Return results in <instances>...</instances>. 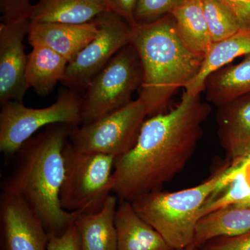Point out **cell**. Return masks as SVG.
<instances>
[{
	"mask_svg": "<svg viewBox=\"0 0 250 250\" xmlns=\"http://www.w3.org/2000/svg\"><path fill=\"white\" fill-rule=\"evenodd\" d=\"M210 106L200 95L184 91L174 109L149 117L132 149L116 158L113 192L131 202L164 184L183 170L203 135Z\"/></svg>",
	"mask_w": 250,
	"mask_h": 250,
	"instance_id": "1",
	"label": "cell"
},
{
	"mask_svg": "<svg viewBox=\"0 0 250 250\" xmlns=\"http://www.w3.org/2000/svg\"><path fill=\"white\" fill-rule=\"evenodd\" d=\"M73 125L57 123L32 136L16 154L14 170L1 183L2 192L21 197L40 218L49 236H60L82 211L61 206L65 172L63 149Z\"/></svg>",
	"mask_w": 250,
	"mask_h": 250,
	"instance_id": "2",
	"label": "cell"
},
{
	"mask_svg": "<svg viewBox=\"0 0 250 250\" xmlns=\"http://www.w3.org/2000/svg\"><path fill=\"white\" fill-rule=\"evenodd\" d=\"M131 27V43L143 69L139 98L146 104L148 116L165 113L174 93L197 76L205 56L184 45L171 15Z\"/></svg>",
	"mask_w": 250,
	"mask_h": 250,
	"instance_id": "3",
	"label": "cell"
},
{
	"mask_svg": "<svg viewBox=\"0 0 250 250\" xmlns=\"http://www.w3.org/2000/svg\"><path fill=\"white\" fill-rule=\"evenodd\" d=\"M250 166V158L233 161L196 187L177 192L157 190L132 203L138 214L161 233L176 250L193 242L200 212L209 199L218 195L238 172Z\"/></svg>",
	"mask_w": 250,
	"mask_h": 250,
	"instance_id": "4",
	"label": "cell"
},
{
	"mask_svg": "<svg viewBox=\"0 0 250 250\" xmlns=\"http://www.w3.org/2000/svg\"><path fill=\"white\" fill-rule=\"evenodd\" d=\"M65 172L59 200L67 211L95 213L103 208L113 189L116 158L80 152L67 141L63 149Z\"/></svg>",
	"mask_w": 250,
	"mask_h": 250,
	"instance_id": "5",
	"label": "cell"
},
{
	"mask_svg": "<svg viewBox=\"0 0 250 250\" xmlns=\"http://www.w3.org/2000/svg\"><path fill=\"white\" fill-rule=\"evenodd\" d=\"M142 81L139 54L129 43L92 80L81 98L83 125L98 121L131 103L132 94L140 88Z\"/></svg>",
	"mask_w": 250,
	"mask_h": 250,
	"instance_id": "6",
	"label": "cell"
},
{
	"mask_svg": "<svg viewBox=\"0 0 250 250\" xmlns=\"http://www.w3.org/2000/svg\"><path fill=\"white\" fill-rule=\"evenodd\" d=\"M0 151L14 155L26 141L43 126L57 123L79 126L83 123L81 98L77 92L61 90L57 101L48 107L31 108L11 101L1 106Z\"/></svg>",
	"mask_w": 250,
	"mask_h": 250,
	"instance_id": "7",
	"label": "cell"
},
{
	"mask_svg": "<svg viewBox=\"0 0 250 250\" xmlns=\"http://www.w3.org/2000/svg\"><path fill=\"white\" fill-rule=\"evenodd\" d=\"M148 116L140 98L83 126H73L69 136L72 147L80 152L118 158L132 149Z\"/></svg>",
	"mask_w": 250,
	"mask_h": 250,
	"instance_id": "8",
	"label": "cell"
},
{
	"mask_svg": "<svg viewBox=\"0 0 250 250\" xmlns=\"http://www.w3.org/2000/svg\"><path fill=\"white\" fill-rule=\"evenodd\" d=\"M95 21L98 34L67 64L65 75L61 81L62 85L75 92L86 89L113 57L131 43V27L118 15L106 11Z\"/></svg>",
	"mask_w": 250,
	"mask_h": 250,
	"instance_id": "9",
	"label": "cell"
},
{
	"mask_svg": "<svg viewBox=\"0 0 250 250\" xmlns=\"http://www.w3.org/2000/svg\"><path fill=\"white\" fill-rule=\"evenodd\" d=\"M49 236L42 222L21 197L0 195V250H47Z\"/></svg>",
	"mask_w": 250,
	"mask_h": 250,
	"instance_id": "10",
	"label": "cell"
},
{
	"mask_svg": "<svg viewBox=\"0 0 250 250\" xmlns=\"http://www.w3.org/2000/svg\"><path fill=\"white\" fill-rule=\"evenodd\" d=\"M30 18H19L0 24V104L22 103L28 86L25 80L27 56L23 41L28 34Z\"/></svg>",
	"mask_w": 250,
	"mask_h": 250,
	"instance_id": "11",
	"label": "cell"
},
{
	"mask_svg": "<svg viewBox=\"0 0 250 250\" xmlns=\"http://www.w3.org/2000/svg\"><path fill=\"white\" fill-rule=\"evenodd\" d=\"M98 31L95 19L84 24L31 21L28 41L32 47L42 46L52 49L69 63L95 39Z\"/></svg>",
	"mask_w": 250,
	"mask_h": 250,
	"instance_id": "12",
	"label": "cell"
},
{
	"mask_svg": "<svg viewBox=\"0 0 250 250\" xmlns=\"http://www.w3.org/2000/svg\"><path fill=\"white\" fill-rule=\"evenodd\" d=\"M220 144L231 161L250 158V94L219 106Z\"/></svg>",
	"mask_w": 250,
	"mask_h": 250,
	"instance_id": "13",
	"label": "cell"
},
{
	"mask_svg": "<svg viewBox=\"0 0 250 250\" xmlns=\"http://www.w3.org/2000/svg\"><path fill=\"white\" fill-rule=\"evenodd\" d=\"M118 200L115 217L117 250H176L138 214L131 202Z\"/></svg>",
	"mask_w": 250,
	"mask_h": 250,
	"instance_id": "14",
	"label": "cell"
},
{
	"mask_svg": "<svg viewBox=\"0 0 250 250\" xmlns=\"http://www.w3.org/2000/svg\"><path fill=\"white\" fill-rule=\"evenodd\" d=\"M118 199L110 195L99 211L77 217L75 225L80 233V250H117L115 217Z\"/></svg>",
	"mask_w": 250,
	"mask_h": 250,
	"instance_id": "15",
	"label": "cell"
},
{
	"mask_svg": "<svg viewBox=\"0 0 250 250\" xmlns=\"http://www.w3.org/2000/svg\"><path fill=\"white\" fill-rule=\"evenodd\" d=\"M248 54H250V28H241L233 35L213 42L205 55L197 76L184 87L185 91L190 95H200L205 88L206 81L211 74L229 65L235 59Z\"/></svg>",
	"mask_w": 250,
	"mask_h": 250,
	"instance_id": "16",
	"label": "cell"
},
{
	"mask_svg": "<svg viewBox=\"0 0 250 250\" xmlns=\"http://www.w3.org/2000/svg\"><path fill=\"white\" fill-rule=\"evenodd\" d=\"M106 11L102 0H39L29 18L31 22L84 24Z\"/></svg>",
	"mask_w": 250,
	"mask_h": 250,
	"instance_id": "17",
	"label": "cell"
},
{
	"mask_svg": "<svg viewBox=\"0 0 250 250\" xmlns=\"http://www.w3.org/2000/svg\"><path fill=\"white\" fill-rule=\"evenodd\" d=\"M209 103L220 106L250 94V54L236 65H228L207 78L205 88Z\"/></svg>",
	"mask_w": 250,
	"mask_h": 250,
	"instance_id": "18",
	"label": "cell"
},
{
	"mask_svg": "<svg viewBox=\"0 0 250 250\" xmlns=\"http://www.w3.org/2000/svg\"><path fill=\"white\" fill-rule=\"evenodd\" d=\"M250 231V207L229 205L210 212L197 222L192 244L200 246L213 238L236 236Z\"/></svg>",
	"mask_w": 250,
	"mask_h": 250,
	"instance_id": "19",
	"label": "cell"
},
{
	"mask_svg": "<svg viewBox=\"0 0 250 250\" xmlns=\"http://www.w3.org/2000/svg\"><path fill=\"white\" fill-rule=\"evenodd\" d=\"M68 62L52 49L42 46L33 47L27 56L25 80L41 96H47L65 75Z\"/></svg>",
	"mask_w": 250,
	"mask_h": 250,
	"instance_id": "20",
	"label": "cell"
},
{
	"mask_svg": "<svg viewBox=\"0 0 250 250\" xmlns=\"http://www.w3.org/2000/svg\"><path fill=\"white\" fill-rule=\"evenodd\" d=\"M170 15L184 45L194 53L205 57L213 42L201 0H184Z\"/></svg>",
	"mask_w": 250,
	"mask_h": 250,
	"instance_id": "21",
	"label": "cell"
},
{
	"mask_svg": "<svg viewBox=\"0 0 250 250\" xmlns=\"http://www.w3.org/2000/svg\"><path fill=\"white\" fill-rule=\"evenodd\" d=\"M201 1L213 43L233 35L241 29L236 16L221 0Z\"/></svg>",
	"mask_w": 250,
	"mask_h": 250,
	"instance_id": "22",
	"label": "cell"
},
{
	"mask_svg": "<svg viewBox=\"0 0 250 250\" xmlns=\"http://www.w3.org/2000/svg\"><path fill=\"white\" fill-rule=\"evenodd\" d=\"M248 167L238 172L221 192L220 196L210 199L200 212V218L219 208L229 205H240L250 200V184L248 178Z\"/></svg>",
	"mask_w": 250,
	"mask_h": 250,
	"instance_id": "23",
	"label": "cell"
},
{
	"mask_svg": "<svg viewBox=\"0 0 250 250\" xmlns=\"http://www.w3.org/2000/svg\"><path fill=\"white\" fill-rule=\"evenodd\" d=\"M184 0H137L134 20L138 24L154 22L170 15Z\"/></svg>",
	"mask_w": 250,
	"mask_h": 250,
	"instance_id": "24",
	"label": "cell"
},
{
	"mask_svg": "<svg viewBox=\"0 0 250 250\" xmlns=\"http://www.w3.org/2000/svg\"><path fill=\"white\" fill-rule=\"evenodd\" d=\"M200 247L202 250H250V231L236 236L213 238Z\"/></svg>",
	"mask_w": 250,
	"mask_h": 250,
	"instance_id": "25",
	"label": "cell"
},
{
	"mask_svg": "<svg viewBox=\"0 0 250 250\" xmlns=\"http://www.w3.org/2000/svg\"><path fill=\"white\" fill-rule=\"evenodd\" d=\"M30 0H0L1 22H10L30 16Z\"/></svg>",
	"mask_w": 250,
	"mask_h": 250,
	"instance_id": "26",
	"label": "cell"
},
{
	"mask_svg": "<svg viewBox=\"0 0 250 250\" xmlns=\"http://www.w3.org/2000/svg\"><path fill=\"white\" fill-rule=\"evenodd\" d=\"M80 236L75 223L60 236H49L47 250H80Z\"/></svg>",
	"mask_w": 250,
	"mask_h": 250,
	"instance_id": "27",
	"label": "cell"
},
{
	"mask_svg": "<svg viewBox=\"0 0 250 250\" xmlns=\"http://www.w3.org/2000/svg\"><path fill=\"white\" fill-rule=\"evenodd\" d=\"M109 12L118 15L130 26L136 24L134 9L137 0H102Z\"/></svg>",
	"mask_w": 250,
	"mask_h": 250,
	"instance_id": "28",
	"label": "cell"
},
{
	"mask_svg": "<svg viewBox=\"0 0 250 250\" xmlns=\"http://www.w3.org/2000/svg\"><path fill=\"white\" fill-rule=\"evenodd\" d=\"M238 19L241 28H250V0H221Z\"/></svg>",
	"mask_w": 250,
	"mask_h": 250,
	"instance_id": "29",
	"label": "cell"
},
{
	"mask_svg": "<svg viewBox=\"0 0 250 250\" xmlns=\"http://www.w3.org/2000/svg\"><path fill=\"white\" fill-rule=\"evenodd\" d=\"M177 250H202L200 246H195L194 245H190V246L186 247V248H182Z\"/></svg>",
	"mask_w": 250,
	"mask_h": 250,
	"instance_id": "30",
	"label": "cell"
},
{
	"mask_svg": "<svg viewBox=\"0 0 250 250\" xmlns=\"http://www.w3.org/2000/svg\"><path fill=\"white\" fill-rule=\"evenodd\" d=\"M237 207H240V208H245V207H250V200H248L244 203L240 204V205H234Z\"/></svg>",
	"mask_w": 250,
	"mask_h": 250,
	"instance_id": "31",
	"label": "cell"
}]
</instances>
